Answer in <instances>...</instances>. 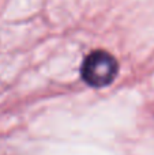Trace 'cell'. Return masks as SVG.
<instances>
[{
    "instance_id": "cell-1",
    "label": "cell",
    "mask_w": 154,
    "mask_h": 155,
    "mask_svg": "<svg viewBox=\"0 0 154 155\" xmlns=\"http://www.w3.org/2000/svg\"><path fill=\"white\" fill-rule=\"evenodd\" d=\"M119 65L112 54L95 51L85 59L82 64V78L92 87H104L111 84L117 75Z\"/></svg>"
}]
</instances>
